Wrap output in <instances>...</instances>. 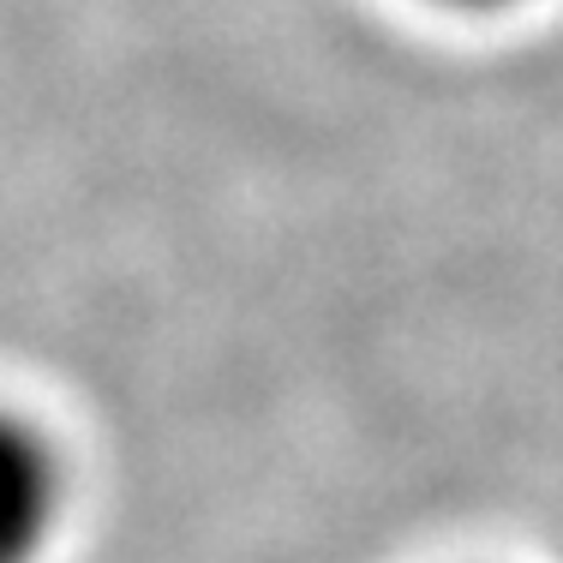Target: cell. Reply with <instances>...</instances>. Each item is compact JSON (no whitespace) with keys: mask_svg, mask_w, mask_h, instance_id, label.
<instances>
[{"mask_svg":"<svg viewBox=\"0 0 563 563\" xmlns=\"http://www.w3.org/2000/svg\"><path fill=\"white\" fill-rule=\"evenodd\" d=\"M66 509V467L43 426L0 408V563H36Z\"/></svg>","mask_w":563,"mask_h":563,"instance_id":"1","label":"cell"},{"mask_svg":"<svg viewBox=\"0 0 563 563\" xmlns=\"http://www.w3.org/2000/svg\"><path fill=\"white\" fill-rule=\"evenodd\" d=\"M455 7H509V0H455Z\"/></svg>","mask_w":563,"mask_h":563,"instance_id":"2","label":"cell"}]
</instances>
